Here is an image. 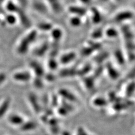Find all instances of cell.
<instances>
[{
  "mask_svg": "<svg viewBox=\"0 0 135 135\" xmlns=\"http://www.w3.org/2000/svg\"><path fill=\"white\" fill-rule=\"evenodd\" d=\"M38 36L37 29H33L22 38L16 46V51L19 55L27 54L31 45L35 42Z\"/></svg>",
  "mask_w": 135,
  "mask_h": 135,
  "instance_id": "1",
  "label": "cell"
},
{
  "mask_svg": "<svg viewBox=\"0 0 135 135\" xmlns=\"http://www.w3.org/2000/svg\"><path fill=\"white\" fill-rule=\"evenodd\" d=\"M15 81L19 83H27L32 79V73L26 70L18 71L15 72L12 75Z\"/></svg>",
  "mask_w": 135,
  "mask_h": 135,
  "instance_id": "2",
  "label": "cell"
},
{
  "mask_svg": "<svg viewBox=\"0 0 135 135\" xmlns=\"http://www.w3.org/2000/svg\"><path fill=\"white\" fill-rule=\"evenodd\" d=\"M58 95L63 100L69 103H76L78 101L77 97L72 92L66 88H60L58 91Z\"/></svg>",
  "mask_w": 135,
  "mask_h": 135,
  "instance_id": "3",
  "label": "cell"
},
{
  "mask_svg": "<svg viewBox=\"0 0 135 135\" xmlns=\"http://www.w3.org/2000/svg\"><path fill=\"white\" fill-rule=\"evenodd\" d=\"M28 100L34 112L37 114L41 113L40 112L42 109L41 105L36 95L32 92L30 93L28 95Z\"/></svg>",
  "mask_w": 135,
  "mask_h": 135,
  "instance_id": "4",
  "label": "cell"
},
{
  "mask_svg": "<svg viewBox=\"0 0 135 135\" xmlns=\"http://www.w3.org/2000/svg\"><path fill=\"white\" fill-rule=\"evenodd\" d=\"M29 67L31 68L32 72L35 75L36 77L43 78L45 74L44 67L39 62L37 61H32L29 63Z\"/></svg>",
  "mask_w": 135,
  "mask_h": 135,
  "instance_id": "5",
  "label": "cell"
},
{
  "mask_svg": "<svg viewBox=\"0 0 135 135\" xmlns=\"http://www.w3.org/2000/svg\"><path fill=\"white\" fill-rule=\"evenodd\" d=\"M51 47V44L49 42L46 41L42 43L39 47H38L34 51V55L37 57H42L44 56L46 54H47L48 51H50Z\"/></svg>",
  "mask_w": 135,
  "mask_h": 135,
  "instance_id": "6",
  "label": "cell"
},
{
  "mask_svg": "<svg viewBox=\"0 0 135 135\" xmlns=\"http://www.w3.org/2000/svg\"><path fill=\"white\" fill-rule=\"evenodd\" d=\"M133 17V13L131 11H120L119 13L115 15L114 18V20L115 22L120 23L123 22L125 21H127L128 20L131 19Z\"/></svg>",
  "mask_w": 135,
  "mask_h": 135,
  "instance_id": "7",
  "label": "cell"
},
{
  "mask_svg": "<svg viewBox=\"0 0 135 135\" xmlns=\"http://www.w3.org/2000/svg\"><path fill=\"white\" fill-rule=\"evenodd\" d=\"M77 57V54L74 51H70L62 54L59 59V62L62 65H67L73 62Z\"/></svg>",
  "mask_w": 135,
  "mask_h": 135,
  "instance_id": "8",
  "label": "cell"
},
{
  "mask_svg": "<svg viewBox=\"0 0 135 135\" xmlns=\"http://www.w3.org/2000/svg\"><path fill=\"white\" fill-rule=\"evenodd\" d=\"M47 5L51 11L59 14L62 11V5L60 0H46Z\"/></svg>",
  "mask_w": 135,
  "mask_h": 135,
  "instance_id": "9",
  "label": "cell"
},
{
  "mask_svg": "<svg viewBox=\"0 0 135 135\" xmlns=\"http://www.w3.org/2000/svg\"><path fill=\"white\" fill-rule=\"evenodd\" d=\"M68 11L73 16L82 17L86 15L87 14V10L83 7L79 6H70L68 7Z\"/></svg>",
  "mask_w": 135,
  "mask_h": 135,
  "instance_id": "10",
  "label": "cell"
},
{
  "mask_svg": "<svg viewBox=\"0 0 135 135\" xmlns=\"http://www.w3.org/2000/svg\"><path fill=\"white\" fill-rule=\"evenodd\" d=\"M22 9V8H21L16 14H17V18H18V21H19L24 27L27 28L30 26L31 22L25 11Z\"/></svg>",
  "mask_w": 135,
  "mask_h": 135,
  "instance_id": "11",
  "label": "cell"
},
{
  "mask_svg": "<svg viewBox=\"0 0 135 135\" xmlns=\"http://www.w3.org/2000/svg\"><path fill=\"white\" fill-rule=\"evenodd\" d=\"M8 121L12 125L20 127L22 125L25 120L22 115L18 114H12L8 117Z\"/></svg>",
  "mask_w": 135,
  "mask_h": 135,
  "instance_id": "12",
  "label": "cell"
},
{
  "mask_svg": "<svg viewBox=\"0 0 135 135\" xmlns=\"http://www.w3.org/2000/svg\"><path fill=\"white\" fill-rule=\"evenodd\" d=\"M37 127V124L36 122L33 120H25L22 126L19 127L20 130L24 132H31L35 130Z\"/></svg>",
  "mask_w": 135,
  "mask_h": 135,
  "instance_id": "13",
  "label": "cell"
},
{
  "mask_svg": "<svg viewBox=\"0 0 135 135\" xmlns=\"http://www.w3.org/2000/svg\"><path fill=\"white\" fill-rule=\"evenodd\" d=\"M77 71L78 70L75 68H64L59 71V75L62 78L73 77V76L77 75Z\"/></svg>",
  "mask_w": 135,
  "mask_h": 135,
  "instance_id": "14",
  "label": "cell"
},
{
  "mask_svg": "<svg viewBox=\"0 0 135 135\" xmlns=\"http://www.w3.org/2000/svg\"><path fill=\"white\" fill-rule=\"evenodd\" d=\"M11 103V99L8 98L4 100L0 104V119H2L8 112Z\"/></svg>",
  "mask_w": 135,
  "mask_h": 135,
  "instance_id": "15",
  "label": "cell"
},
{
  "mask_svg": "<svg viewBox=\"0 0 135 135\" xmlns=\"http://www.w3.org/2000/svg\"><path fill=\"white\" fill-rule=\"evenodd\" d=\"M51 37L54 42L59 43L63 37V32L60 28L57 27H54L50 31Z\"/></svg>",
  "mask_w": 135,
  "mask_h": 135,
  "instance_id": "16",
  "label": "cell"
},
{
  "mask_svg": "<svg viewBox=\"0 0 135 135\" xmlns=\"http://www.w3.org/2000/svg\"><path fill=\"white\" fill-rule=\"evenodd\" d=\"M5 8L7 11L9 12V13L16 14L18 11L20 9L21 7L19 5H17L13 1H8L5 6Z\"/></svg>",
  "mask_w": 135,
  "mask_h": 135,
  "instance_id": "17",
  "label": "cell"
},
{
  "mask_svg": "<svg viewBox=\"0 0 135 135\" xmlns=\"http://www.w3.org/2000/svg\"><path fill=\"white\" fill-rule=\"evenodd\" d=\"M91 19L93 23L94 24H99L100 23L101 20H102V15H101L100 12L96 8H91Z\"/></svg>",
  "mask_w": 135,
  "mask_h": 135,
  "instance_id": "18",
  "label": "cell"
},
{
  "mask_svg": "<svg viewBox=\"0 0 135 135\" xmlns=\"http://www.w3.org/2000/svg\"><path fill=\"white\" fill-rule=\"evenodd\" d=\"M83 83L87 90L91 91L95 87V77H85L83 79Z\"/></svg>",
  "mask_w": 135,
  "mask_h": 135,
  "instance_id": "19",
  "label": "cell"
},
{
  "mask_svg": "<svg viewBox=\"0 0 135 135\" xmlns=\"http://www.w3.org/2000/svg\"><path fill=\"white\" fill-rule=\"evenodd\" d=\"M54 28L53 25L50 22H40L37 25V30L42 32H50Z\"/></svg>",
  "mask_w": 135,
  "mask_h": 135,
  "instance_id": "20",
  "label": "cell"
},
{
  "mask_svg": "<svg viewBox=\"0 0 135 135\" xmlns=\"http://www.w3.org/2000/svg\"><path fill=\"white\" fill-rule=\"evenodd\" d=\"M92 105L95 107L103 108L106 107L109 103L108 101L103 98H96L92 100Z\"/></svg>",
  "mask_w": 135,
  "mask_h": 135,
  "instance_id": "21",
  "label": "cell"
},
{
  "mask_svg": "<svg viewBox=\"0 0 135 135\" xmlns=\"http://www.w3.org/2000/svg\"><path fill=\"white\" fill-rule=\"evenodd\" d=\"M107 69L110 78L112 79H117L119 78V74L118 71L110 64H108L107 65Z\"/></svg>",
  "mask_w": 135,
  "mask_h": 135,
  "instance_id": "22",
  "label": "cell"
},
{
  "mask_svg": "<svg viewBox=\"0 0 135 135\" xmlns=\"http://www.w3.org/2000/svg\"><path fill=\"white\" fill-rule=\"evenodd\" d=\"M4 20H5V22L7 24L13 25H15L16 23L18 22V19L15 14L9 13L5 16V18H4Z\"/></svg>",
  "mask_w": 135,
  "mask_h": 135,
  "instance_id": "23",
  "label": "cell"
},
{
  "mask_svg": "<svg viewBox=\"0 0 135 135\" xmlns=\"http://www.w3.org/2000/svg\"><path fill=\"white\" fill-rule=\"evenodd\" d=\"M134 92H135V82L132 81L128 84L127 87L126 88V96L128 98H129L133 95Z\"/></svg>",
  "mask_w": 135,
  "mask_h": 135,
  "instance_id": "24",
  "label": "cell"
},
{
  "mask_svg": "<svg viewBox=\"0 0 135 135\" xmlns=\"http://www.w3.org/2000/svg\"><path fill=\"white\" fill-rule=\"evenodd\" d=\"M34 9L37 11L41 12V13H44L47 10V7L46 6L44 3L41 2H36L33 3V5Z\"/></svg>",
  "mask_w": 135,
  "mask_h": 135,
  "instance_id": "25",
  "label": "cell"
},
{
  "mask_svg": "<svg viewBox=\"0 0 135 135\" xmlns=\"http://www.w3.org/2000/svg\"><path fill=\"white\" fill-rule=\"evenodd\" d=\"M69 24L73 27H78L82 24V20L81 17L77 16H71L69 19Z\"/></svg>",
  "mask_w": 135,
  "mask_h": 135,
  "instance_id": "26",
  "label": "cell"
},
{
  "mask_svg": "<svg viewBox=\"0 0 135 135\" xmlns=\"http://www.w3.org/2000/svg\"><path fill=\"white\" fill-rule=\"evenodd\" d=\"M59 65V62L57 61L55 57H50L47 61L48 68L51 70H55L57 69Z\"/></svg>",
  "mask_w": 135,
  "mask_h": 135,
  "instance_id": "27",
  "label": "cell"
},
{
  "mask_svg": "<svg viewBox=\"0 0 135 135\" xmlns=\"http://www.w3.org/2000/svg\"><path fill=\"white\" fill-rule=\"evenodd\" d=\"M114 55L116 60L120 65H123L124 64L125 59L123 53L120 50H117L114 53Z\"/></svg>",
  "mask_w": 135,
  "mask_h": 135,
  "instance_id": "28",
  "label": "cell"
},
{
  "mask_svg": "<svg viewBox=\"0 0 135 135\" xmlns=\"http://www.w3.org/2000/svg\"><path fill=\"white\" fill-rule=\"evenodd\" d=\"M105 35L107 36V37L109 38H114L118 37V32L115 28H109L107 29L106 31L105 32Z\"/></svg>",
  "mask_w": 135,
  "mask_h": 135,
  "instance_id": "29",
  "label": "cell"
},
{
  "mask_svg": "<svg viewBox=\"0 0 135 135\" xmlns=\"http://www.w3.org/2000/svg\"><path fill=\"white\" fill-rule=\"evenodd\" d=\"M92 67L90 65H86L83 66L81 69L78 70L77 71V75H81L84 77L85 75H87L89 71L91 70Z\"/></svg>",
  "mask_w": 135,
  "mask_h": 135,
  "instance_id": "30",
  "label": "cell"
},
{
  "mask_svg": "<svg viewBox=\"0 0 135 135\" xmlns=\"http://www.w3.org/2000/svg\"><path fill=\"white\" fill-rule=\"evenodd\" d=\"M95 52V51L93 50L90 46H87V47H84L82 49L81 53L82 54V55L83 56H88L91 55Z\"/></svg>",
  "mask_w": 135,
  "mask_h": 135,
  "instance_id": "31",
  "label": "cell"
},
{
  "mask_svg": "<svg viewBox=\"0 0 135 135\" xmlns=\"http://www.w3.org/2000/svg\"><path fill=\"white\" fill-rule=\"evenodd\" d=\"M33 85L37 88H42L44 87V84L42 78L36 77L33 79Z\"/></svg>",
  "mask_w": 135,
  "mask_h": 135,
  "instance_id": "32",
  "label": "cell"
},
{
  "mask_svg": "<svg viewBox=\"0 0 135 135\" xmlns=\"http://www.w3.org/2000/svg\"><path fill=\"white\" fill-rule=\"evenodd\" d=\"M104 35V32L101 29H97L93 32L91 34V37L94 39H100L103 37Z\"/></svg>",
  "mask_w": 135,
  "mask_h": 135,
  "instance_id": "33",
  "label": "cell"
},
{
  "mask_svg": "<svg viewBox=\"0 0 135 135\" xmlns=\"http://www.w3.org/2000/svg\"><path fill=\"white\" fill-rule=\"evenodd\" d=\"M57 113L60 115L65 117L67 115H68V114L69 112L66 109H65L64 107L61 106H59L57 107Z\"/></svg>",
  "mask_w": 135,
  "mask_h": 135,
  "instance_id": "34",
  "label": "cell"
},
{
  "mask_svg": "<svg viewBox=\"0 0 135 135\" xmlns=\"http://www.w3.org/2000/svg\"><path fill=\"white\" fill-rule=\"evenodd\" d=\"M88 46H90V47L94 50L95 51L96 50H100L101 47H102V45H101V44L98 43V42H94V41L89 42V43H88Z\"/></svg>",
  "mask_w": 135,
  "mask_h": 135,
  "instance_id": "35",
  "label": "cell"
},
{
  "mask_svg": "<svg viewBox=\"0 0 135 135\" xmlns=\"http://www.w3.org/2000/svg\"><path fill=\"white\" fill-rule=\"evenodd\" d=\"M44 77H45V79L48 82H54L55 81V79H56L55 76L54 74H52V73L45 74Z\"/></svg>",
  "mask_w": 135,
  "mask_h": 135,
  "instance_id": "36",
  "label": "cell"
},
{
  "mask_svg": "<svg viewBox=\"0 0 135 135\" xmlns=\"http://www.w3.org/2000/svg\"><path fill=\"white\" fill-rule=\"evenodd\" d=\"M108 56V54L107 53H103L101 54L100 55L96 57V61L98 62H101L104 61L106 58Z\"/></svg>",
  "mask_w": 135,
  "mask_h": 135,
  "instance_id": "37",
  "label": "cell"
},
{
  "mask_svg": "<svg viewBox=\"0 0 135 135\" xmlns=\"http://www.w3.org/2000/svg\"><path fill=\"white\" fill-rule=\"evenodd\" d=\"M127 78L129 79H134L135 78V66L131 70L128 74Z\"/></svg>",
  "mask_w": 135,
  "mask_h": 135,
  "instance_id": "38",
  "label": "cell"
},
{
  "mask_svg": "<svg viewBox=\"0 0 135 135\" xmlns=\"http://www.w3.org/2000/svg\"><path fill=\"white\" fill-rule=\"evenodd\" d=\"M7 79V75L4 73H0V86L5 82Z\"/></svg>",
  "mask_w": 135,
  "mask_h": 135,
  "instance_id": "39",
  "label": "cell"
},
{
  "mask_svg": "<svg viewBox=\"0 0 135 135\" xmlns=\"http://www.w3.org/2000/svg\"><path fill=\"white\" fill-rule=\"evenodd\" d=\"M18 1L19 2V3L20 4L19 5H21L23 7L27 6V0H18Z\"/></svg>",
  "mask_w": 135,
  "mask_h": 135,
  "instance_id": "40",
  "label": "cell"
},
{
  "mask_svg": "<svg viewBox=\"0 0 135 135\" xmlns=\"http://www.w3.org/2000/svg\"><path fill=\"white\" fill-rule=\"evenodd\" d=\"M79 1L84 5H88L92 2V0H79Z\"/></svg>",
  "mask_w": 135,
  "mask_h": 135,
  "instance_id": "41",
  "label": "cell"
},
{
  "mask_svg": "<svg viewBox=\"0 0 135 135\" xmlns=\"http://www.w3.org/2000/svg\"><path fill=\"white\" fill-rule=\"evenodd\" d=\"M4 1H5V0H0V3L3 2Z\"/></svg>",
  "mask_w": 135,
  "mask_h": 135,
  "instance_id": "42",
  "label": "cell"
},
{
  "mask_svg": "<svg viewBox=\"0 0 135 135\" xmlns=\"http://www.w3.org/2000/svg\"><path fill=\"white\" fill-rule=\"evenodd\" d=\"M100 1H107V0H100Z\"/></svg>",
  "mask_w": 135,
  "mask_h": 135,
  "instance_id": "43",
  "label": "cell"
},
{
  "mask_svg": "<svg viewBox=\"0 0 135 135\" xmlns=\"http://www.w3.org/2000/svg\"><path fill=\"white\" fill-rule=\"evenodd\" d=\"M134 8H135V3H134Z\"/></svg>",
  "mask_w": 135,
  "mask_h": 135,
  "instance_id": "44",
  "label": "cell"
},
{
  "mask_svg": "<svg viewBox=\"0 0 135 135\" xmlns=\"http://www.w3.org/2000/svg\"><path fill=\"white\" fill-rule=\"evenodd\" d=\"M88 135H90V134H88Z\"/></svg>",
  "mask_w": 135,
  "mask_h": 135,
  "instance_id": "45",
  "label": "cell"
}]
</instances>
